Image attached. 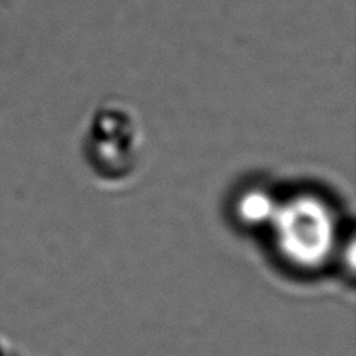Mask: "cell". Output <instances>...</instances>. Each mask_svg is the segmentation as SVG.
I'll return each mask as SVG.
<instances>
[{
    "label": "cell",
    "instance_id": "cell-1",
    "mask_svg": "<svg viewBox=\"0 0 356 356\" xmlns=\"http://www.w3.org/2000/svg\"><path fill=\"white\" fill-rule=\"evenodd\" d=\"M143 143L145 136L132 110L124 104H106L90 118L83 156L97 181L106 186H122L138 174Z\"/></svg>",
    "mask_w": 356,
    "mask_h": 356
}]
</instances>
